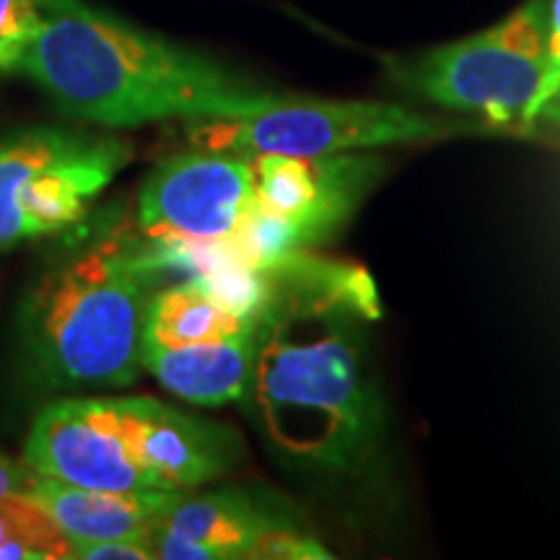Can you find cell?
<instances>
[{
	"mask_svg": "<svg viewBox=\"0 0 560 560\" xmlns=\"http://www.w3.org/2000/svg\"><path fill=\"white\" fill-rule=\"evenodd\" d=\"M21 73L68 117L112 130L247 117L280 96L86 0H45Z\"/></svg>",
	"mask_w": 560,
	"mask_h": 560,
	"instance_id": "2",
	"label": "cell"
},
{
	"mask_svg": "<svg viewBox=\"0 0 560 560\" xmlns=\"http://www.w3.org/2000/svg\"><path fill=\"white\" fill-rule=\"evenodd\" d=\"M257 317L231 312L202 285V280L190 276L151 296L145 312L143 348H182L229 340L249 330Z\"/></svg>",
	"mask_w": 560,
	"mask_h": 560,
	"instance_id": "14",
	"label": "cell"
},
{
	"mask_svg": "<svg viewBox=\"0 0 560 560\" xmlns=\"http://www.w3.org/2000/svg\"><path fill=\"white\" fill-rule=\"evenodd\" d=\"M32 478H34V470L26 465V462H16L5 457V454H0V499L26 493Z\"/></svg>",
	"mask_w": 560,
	"mask_h": 560,
	"instance_id": "19",
	"label": "cell"
},
{
	"mask_svg": "<svg viewBox=\"0 0 560 560\" xmlns=\"http://www.w3.org/2000/svg\"><path fill=\"white\" fill-rule=\"evenodd\" d=\"M255 206L252 159L195 145L140 185L138 226L153 242L229 244Z\"/></svg>",
	"mask_w": 560,
	"mask_h": 560,
	"instance_id": "7",
	"label": "cell"
},
{
	"mask_svg": "<svg viewBox=\"0 0 560 560\" xmlns=\"http://www.w3.org/2000/svg\"><path fill=\"white\" fill-rule=\"evenodd\" d=\"M548 32L550 0H524L499 26L429 52L392 55L384 68L418 102L493 122H535L548 73Z\"/></svg>",
	"mask_w": 560,
	"mask_h": 560,
	"instance_id": "4",
	"label": "cell"
},
{
	"mask_svg": "<svg viewBox=\"0 0 560 560\" xmlns=\"http://www.w3.org/2000/svg\"><path fill=\"white\" fill-rule=\"evenodd\" d=\"M45 0H0V73H21L26 50L37 39Z\"/></svg>",
	"mask_w": 560,
	"mask_h": 560,
	"instance_id": "16",
	"label": "cell"
},
{
	"mask_svg": "<svg viewBox=\"0 0 560 560\" xmlns=\"http://www.w3.org/2000/svg\"><path fill=\"white\" fill-rule=\"evenodd\" d=\"M257 206L291 221L301 249L330 242L382 177L384 161L371 151L335 156H255Z\"/></svg>",
	"mask_w": 560,
	"mask_h": 560,
	"instance_id": "9",
	"label": "cell"
},
{
	"mask_svg": "<svg viewBox=\"0 0 560 560\" xmlns=\"http://www.w3.org/2000/svg\"><path fill=\"white\" fill-rule=\"evenodd\" d=\"M482 130L475 122L429 117L392 102H335L280 94L268 107L231 120H195L187 140L240 156H335L425 143Z\"/></svg>",
	"mask_w": 560,
	"mask_h": 560,
	"instance_id": "5",
	"label": "cell"
},
{
	"mask_svg": "<svg viewBox=\"0 0 560 560\" xmlns=\"http://www.w3.org/2000/svg\"><path fill=\"white\" fill-rule=\"evenodd\" d=\"M125 444L156 490H192L223 478L244 457L229 425L164 405L156 397H115Z\"/></svg>",
	"mask_w": 560,
	"mask_h": 560,
	"instance_id": "10",
	"label": "cell"
},
{
	"mask_svg": "<svg viewBox=\"0 0 560 560\" xmlns=\"http://www.w3.org/2000/svg\"><path fill=\"white\" fill-rule=\"evenodd\" d=\"M130 156L112 132L37 125L0 138V249L79 223Z\"/></svg>",
	"mask_w": 560,
	"mask_h": 560,
	"instance_id": "6",
	"label": "cell"
},
{
	"mask_svg": "<svg viewBox=\"0 0 560 560\" xmlns=\"http://www.w3.org/2000/svg\"><path fill=\"white\" fill-rule=\"evenodd\" d=\"M265 272L270 293L244 412L293 478L395 509V439L371 340L382 314L374 280L310 252Z\"/></svg>",
	"mask_w": 560,
	"mask_h": 560,
	"instance_id": "1",
	"label": "cell"
},
{
	"mask_svg": "<svg viewBox=\"0 0 560 560\" xmlns=\"http://www.w3.org/2000/svg\"><path fill=\"white\" fill-rule=\"evenodd\" d=\"M159 527L210 550L213 560L257 558L262 542L280 532L304 529L296 509L265 488L182 490Z\"/></svg>",
	"mask_w": 560,
	"mask_h": 560,
	"instance_id": "11",
	"label": "cell"
},
{
	"mask_svg": "<svg viewBox=\"0 0 560 560\" xmlns=\"http://www.w3.org/2000/svg\"><path fill=\"white\" fill-rule=\"evenodd\" d=\"M70 558L75 560H151L153 535L125 537V540H100V542H70Z\"/></svg>",
	"mask_w": 560,
	"mask_h": 560,
	"instance_id": "17",
	"label": "cell"
},
{
	"mask_svg": "<svg viewBox=\"0 0 560 560\" xmlns=\"http://www.w3.org/2000/svg\"><path fill=\"white\" fill-rule=\"evenodd\" d=\"M156 252L100 236L47 265L21 299V361L42 389L130 387L143 369Z\"/></svg>",
	"mask_w": 560,
	"mask_h": 560,
	"instance_id": "3",
	"label": "cell"
},
{
	"mask_svg": "<svg viewBox=\"0 0 560 560\" xmlns=\"http://www.w3.org/2000/svg\"><path fill=\"white\" fill-rule=\"evenodd\" d=\"M70 558V540L58 522L26 493L0 499V560Z\"/></svg>",
	"mask_w": 560,
	"mask_h": 560,
	"instance_id": "15",
	"label": "cell"
},
{
	"mask_svg": "<svg viewBox=\"0 0 560 560\" xmlns=\"http://www.w3.org/2000/svg\"><path fill=\"white\" fill-rule=\"evenodd\" d=\"M182 490H100L34 472L26 495L58 522L70 542L153 535Z\"/></svg>",
	"mask_w": 560,
	"mask_h": 560,
	"instance_id": "12",
	"label": "cell"
},
{
	"mask_svg": "<svg viewBox=\"0 0 560 560\" xmlns=\"http://www.w3.org/2000/svg\"><path fill=\"white\" fill-rule=\"evenodd\" d=\"M260 317L249 330L229 340L182 348H143V369L151 371L179 400L202 408L242 402L255 363Z\"/></svg>",
	"mask_w": 560,
	"mask_h": 560,
	"instance_id": "13",
	"label": "cell"
},
{
	"mask_svg": "<svg viewBox=\"0 0 560 560\" xmlns=\"http://www.w3.org/2000/svg\"><path fill=\"white\" fill-rule=\"evenodd\" d=\"M24 462L68 486L156 490L130 457L115 397H70L42 408L26 436Z\"/></svg>",
	"mask_w": 560,
	"mask_h": 560,
	"instance_id": "8",
	"label": "cell"
},
{
	"mask_svg": "<svg viewBox=\"0 0 560 560\" xmlns=\"http://www.w3.org/2000/svg\"><path fill=\"white\" fill-rule=\"evenodd\" d=\"M560 115V0H550V32H548V73L540 96V115Z\"/></svg>",
	"mask_w": 560,
	"mask_h": 560,
	"instance_id": "18",
	"label": "cell"
}]
</instances>
